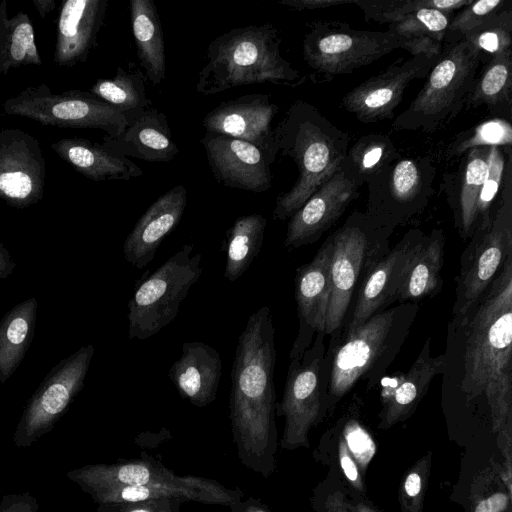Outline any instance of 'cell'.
<instances>
[{"label":"cell","mask_w":512,"mask_h":512,"mask_svg":"<svg viewBox=\"0 0 512 512\" xmlns=\"http://www.w3.org/2000/svg\"><path fill=\"white\" fill-rule=\"evenodd\" d=\"M443 392L484 401L494 428L512 409V256L477 301L447 326Z\"/></svg>","instance_id":"cell-1"},{"label":"cell","mask_w":512,"mask_h":512,"mask_svg":"<svg viewBox=\"0 0 512 512\" xmlns=\"http://www.w3.org/2000/svg\"><path fill=\"white\" fill-rule=\"evenodd\" d=\"M275 328L268 306L254 311L238 338L231 370L229 418L243 465L268 477L275 468L277 430Z\"/></svg>","instance_id":"cell-2"},{"label":"cell","mask_w":512,"mask_h":512,"mask_svg":"<svg viewBox=\"0 0 512 512\" xmlns=\"http://www.w3.org/2000/svg\"><path fill=\"white\" fill-rule=\"evenodd\" d=\"M279 153L298 169L292 188L278 195L273 219H289L335 173L345 159L350 136L336 127L315 106L297 100L274 128Z\"/></svg>","instance_id":"cell-3"},{"label":"cell","mask_w":512,"mask_h":512,"mask_svg":"<svg viewBox=\"0 0 512 512\" xmlns=\"http://www.w3.org/2000/svg\"><path fill=\"white\" fill-rule=\"evenodd\" d=\"M281 37L271 23L234 28L212 40L198 74L203 96L250 84L297 87L306 80L280 53Z\"/></svg>","instance_id":"cell-4"},{"label":"cell","mask_w":512,"mask_h":512,"mask_svg":"<svg viewBox=\"0 0 512 512\" xmlns=\"http://www.w3.org/2000/svg\"><path fill=\"white\" fill-rule=\"evenodd\" d=\"M418 311V303H399L374 314L353 331L330 338L328 410L359 381L368 389L379 384L406 341Z\"/></svg>","instance_id":"cell-5"},{"label":"cell","mask_w":512,"mask_h":512,"mask_svg":"<svg viewBox=\"0 0 512 512\" xmlns=\"http://www.w3.org/2000/svg\"><path fill=\"white\" fill-rule=\"evenodd\" d=\"M483 54L463 38L445 40L420 92L392 123L395 131L432 133L465 107Z\"/></svg>","instance_id":"cell-6"},{"label":"cell","mask_w":512,"mask_h":512,"mask_svg":"<svg viewBox=\"0 0 512 512\" xmlns=\"http://www.w3.org/2000/svg\"><path fill=\"white\" fill-rule=\"evenodd\" d=\"M393 231L377 224L365 212L353 211L343 225L331 233V291L326 335L339 336L359 286L390 250Z\"/></svg>","instance_id":"cell-7"},{"label":"cell","mask_w":512,"mask_h":512,"mask_svg":"<svg viewBox=\"0 0 512 512\" xmlns=\"http://www.w3.org/2000/svg\"><path fill=\"white\" fill-rule=\"evenodd\" d=\"M469 240L455 278L452 316L465 313L512 256V149L507 153L503 187L493 218Z\"/></svg>","instance_id":"cell-8"},{"label":"cell","mask_w":512,"mask_h":512,"mask_svg":"<svg viewBox=\"0 0 512 512\" xmlns=\"http://www.w3.org/2000/svg\"><path fill=\"white\" fill-rule=\"evenodd\" d=\"M306 26L303 59L311 79L317 82L352 73L401 48L398 38L389 30H358L345 22L322 20Z\"/></svg>","instance_id":"cell-9"},{"label":"cell","mask_w":512,"mask_h":512,"mask_svg":"<svg viewBox=\"0 0 512 512\" xmlns=\"http://www.w3.org/2000/svg\"><path fill=\"white\" fill-rule=\"evenodd\" d=\"M324 332L316 333L301 359L290 360L284 392L276 412L285 418L281 447H308V432L328 411L331 352Z\"/></svg>","instance_id":"cell-10"},{"label":"cell","mask_w":512,"mask_h":512,"mask_svg":"<svg viewBox=\"0 0 512 512\" xmlns=\"http://www.w3.org/2000/svg\"><path fill=\"white\" fill-rule=\"evenodd\" d=\"M185 244L157 270L141 280L128 303L129 339L145 340L170 324L201 276V254Z\"/></svg>","instance_id":"cell-11"},{"label":"cell","mask_w":512,"mask_h":512,"mask_svg":"<svg viewBox=\"0 0 512 512\" xmlns=\"http://www.w3.org/2000/svg\"><path fill=\"white\" fill-rule=\"evenodd\" d=\"M436 167L428 156L402 155L369 179L364 211L377 224L395 230L427 208L434 192Z\"/></svg>","instance_id":"cell-12"},{"label":"cell","mask_w":512,"mask_h":512,"mask_svg":"<svg viewBox=\"0 0 512 512\" xmlns=\"http://www.w3.org/2000/svg\"><path fill=\"white\" fill-rule=\"evenodd\" d=\"M95 348L85 345L51 368L26 403L13 433V444L31 447L49 433L84 386Z\"/></svg>","instance_id":"cell-13"},{"label":"cell","mask_w":512,"mask_h":512,"mask_svg":"<svg viewBox=\"0 0 512 512\" xmlns=\"http://www.w3.org/2000/svg\"><path fill=\"white\" fill-rule=\"evenodd\" d=\"M438 56L419 54L407 60L398 59L392 65L347 92L340 106L362 123L392 119L408 85L425 78Z\"/></svg>","instance_id":"cell-14"},{"label":"cell","mask_w":512,"mask_h":512,"mask_svg":"<svg viewBox=\"0 0 512 512\" xmlns=\"http://www.w3.org/2000/svg\"><path fill=\"white\" fill-rule=\"evenodd\" d=\"M424 235L419 228L408 230L370 270L357 290L353 308L339 336L353 331L396 302L407 266Z\"/></svg>","instance_id":"cell-15"},{"label":"cell","mask_w":512,"mask_h":512,"mask_svg":"<svg viewBox=\"0 0 512 512\" xmlns=\"http://www.w3.org/2000/svg\"><path fill=\"white\" fill-rule=\"evenodd\" d=\"M201 143L219 184L255 193L270 189L275 160L266 152L249 142L212 132H205Z\"/></svg>","instance_id":"cell-16"},{"label":"cell","mask_w":512,"mask_h":512,"mask_svg":"<svg viewBox=\"0 0 512 512\" xmlns=\"http://www.w3.org/2000/svg\"><path fill=\"white\" fill-rule=\"evenodd\" d=\"M331 234L326 237L315 256L296 269L294 294L299 328L289 352L290 360L301 359L316 333L324 332L330 300Z\"/></svg>","instance_id":"cell-17"},{"label":"cell","mask_w":512,"mask_h":512,"mask_svg":"<svg viewBox=\"0 0 512 512\" xmlns=\"http://www.w3.org/2000/svg\"><path fill=\"white\" fill-rule=\"evenodd\" d=\"M362 185L340 168L289 218L284 247L293 250L318 241L358 197Z\"/></svg>","instance_id":"cell-18"},{"label":"cell","mask_w":512,"mask_h":512,"mask_svg":"<svg viewBox=\"0 0 512 512\" xmlns=\"http://www.w3.org/2000/svg\"><path fill=\"white\" fill-rule=\"evenodd\" d=\"M279 107L269 94H247L223 101L202 120L206 132L249 142L276 160L279 149L272 121Z\"/></svg>","instance_id":"cell-19"},{"label":"cell","mask_w":512,"mask_h":512,"mask_svg":"<svg viewBox=\"0 0 512 512\" xmlns=\"http://www.w3.org/2000/svg\"><path fill=\"white\" fill-rule=\"evenodd\" d=\"M99 505L138 502L155 499L195 501L203 504L232 506L240 500L242 492L227 488L215 480L197 476H177L172 480L145 485L115 486L88 493Z\"/></svg>","instance_id":"cell-20"},{"label":"cell","mask_w":512,"mask_h":512,"mask_svg":"<svg viewBox=\"0 0 512 512\" xmlns=\"http://www.w3.org/2000/svg\"><path fill=\"white\" fill-rule=\"evenodd\" d=\"M443 368L444 354L432 355L431 339L427 338L406 372L384 376L379 382L382 404L379 428L387 429L408 418Z\"/></svg>","instance_id":"cell-21"},{"label":"cell","mask_w":512,"mask_h":512,"mask_svg":"<svg viewBox=\"0 0 512 512\" xmlns=\"http://www.w3.org/2000/svg\"><path fill=\"white\" fill-rule=\"evenodd\" d=\"M186 205L187 191L181 184L158 197L124 241L125 260L137 269L148 265L166 235L179 224Z\"/></svg>","instance_id":"cell-22"},{"label":"cell","mask_w":512,"mask_h":512,"mask_svg":"<svg viewBox=\"0 0 512 512\" xmlns=\"http://www.w3.org/2000/svg\"><path fill=\"white\" fill-rule=\"evenodd\" d=\"M126 118L128 124L121 134L105 138V147L112 154L149 162H169L179 153L164 112L150 106Z\"/></svg>","instance_id":"cell-23"},{"label":"cell","mask_w":512,"mask_h":512,"mask_svg":"<svg viewBox=\"0 0 512 512\" xmlns=\"http://www.w3.org/2000/svg\"><path fill=\"white\" fill-rule=\"evenodd\" d=\"M490 147L466 152L455 171L443 175L441 191L452 212L460 238L469 240L476 230V204L487 171Z\"/></svg>","instance_id":"cell-24"},{"label":"cell","mask_w":512,"mask_h":512,"mask_svg":"<svg viewBox=\"0 0 512 512\" xmlns=\"http://www.w3.org/2000/svg\"><path fill=\"white\" fill-rule=\"evenodd\" d=\"M221 375L220 354L199 341L183 343L181 356L168 371L179 395L197 407L215 400Z\"/></svg>","instance_id":"cell-25"},{"label":"cell","mask_w":512,"mask_h":512,"mask_svg":"<svg viewBox=\"0 0 512 512\" xmlns=\"http://www.w3.org/2000/svg\"><path fill=\"white\" fill-rule=\"evenodd\" d=\"M445 235L435 228L425 234L414 252L396 296L398 303H418L438 294L443 286Z\"/></svg>","instance_id":"cell-26"},{"label":"cell","mask_w":512,"mask_h":512,"mask_svg":"<svg viewBox=\"0 0 512 512\" xmlns=\"http://www.w3.org/2000/svg\"><path fill=\"white\" fill-rule=\"evenodd\" d=\"M129 11L138 60L146 78L156 86L166 76L164 36L157 7L152 0H130Z\"/></svg>","instance_id":"cell-27"},{"label":"cell","mask_w":512,"mask_h":512,"mask_svg":"<svg viewBox=\"0 0 512 512\" xmlns=\"http://www.w3.org/2000/svg\"><path fill=\"white\" fill-rule=\"evenodd\" d=\"M38 302L35 297L21 301L0 320V383L16 372L33 341Z\"/></svg>","instance_id":"cell-28"},{"label":"cell","mask_w":512,"mask_h":512,"mask_svg":"<svg viewBox=\"0 0 512 512\" xmlns=\"http://www.w3.org/2000/svg\"><path fill=\"white\" fill-rule=\"evenodd\" d=\"M453 13L423 8L388 25L399 40L401 48L411 56L440 55Z\"/></svg>","instance_id":"cell-29"},{"label":"cell","mask_w":512,"mask_h":512,"mask_svg":"<svg viewBox=\"0 0 512 512\" xmlns=\"http://www.w3.org/2000/svg\"><path fill=\"white\" fill-rule=\"evenodd\" d=\"M486 106L510 120L512 106V50L488 58L475 77L468 95L466 109Z\"/></svg>","instance_id":"cell-30"},{"label":"cell","mask_w":512,"mask_h":512,"mask_svg":"<svg viewBox=\"0 0 512 512\" xmlns=\"http://www.w3.org/2000/svg\"><path fill=\"white\" fill-rule=\"evenodd\" d=\"M267 220L261 214L238 217L226 234L224 276L236 281L259 254Z\"/></svg>","instance_id":"cell-31"},{"label":"cell","mask_w":512,"mask_h":512,"mask_svg":"<svg viewBox=\"0 0 512 512\" xmlns=\"http://www.w3.org/2000/svg\"><path fill=\"white\" fill-rule=\"evenodd\" d=\"M400 156L388 135L365 134L348 148L341 168L364 185Z\"/></svg>","instance_id":"cell-32"},{"label":"cell","mask_w":512,"mask_h":512,"mask_svg":"<svg viewBox=\"0 0 512 512\" xmlns=\"http://www.w3.org/2000/svg\"><path fill=\"white\" fill-rule=\"evenodd\" d=\"M145 73L133 64L118 67L112 79L99 80L93 91L125 116L141 112L152 103L145 91Z\"/></svg>","instance_id":"cell-33"},{"label":"cell","mask_w":512,"mask_h":512,"mask_svg":"<svg viewBox=\"0 0 512 512\" xmlns=\"http://www.w3.org/2000/svg\"><path fill=\"white\" fill-rule=\"evenodd\" d=\"M68 157L74 165L97 179L130 180L143 175L142 169L129 158L101 148L75 145L69 149Z\"/></svg>","instance_id":"cell-34"},{"label":"cell","mask_w":512,"mask_h":512,"mask_svg":"<svg viewBox=\"0 0 512 512\" xmlns=\"http://www.w3.org/2000/svg\"><path fill=\"white\" fill-rule=\"evenodd\" d=\"M511 147L512 126L508 119L496 117L461 131L455 135L443 150L448 161L462 157L466 152L478 147Z\"/></svg>","instance_id":"cell-35"},{"label":"cell","mask_w":512,"mask_h":512,"mask_svg":"<svg viewBox=\"0 0 512 512\" xmlns=\"http://www.w3.org/2000/svg\"><path fill=\"white\" fill-rule=\"evenodd\" d=\"M473 0H355L366 21L391 24L419 9H437L453 13L469 5Z\"/></svg>","instance_id":"cell-36"},{"label":"cell","mask_w":512,"mask_h":512,"mask_svg":"<svg viewBox=\"0 0 512 512\" xmlns=\"http://www.w3.org/2000/svg\"><path fill=\"white\" fill-rule=\"evenodd\" d=\"M106 2L90 0H69L62 9L59 29L73 46L83 50L91 41L105 10Z\"/></svg>","instance_id":"cell-37"},{"label":"cell","mask_w":512,"mask_h":512,"mask_svg":"<svg viewBox=\"0 0 512 512\" xmlns=\"http://www.w3.org/2000/svg\"><path fill=\"white\" fill-rule=\"evenodd\" d=\"M484 56L512 50V8L507 6L485 18L462 36Z\"/></svg>","instance_id":"cell-38"},{"label":"cell","mask_w":512,"mask_h":512,"mask_svg":"<svg viewBox=\"0 0 512 512\" xmlns=\"http://www.w3.org/2000/svg\"><path fill=\"white\" fill-rule=\"evenodd\" d=\"M509 150L511 147L492 146L489 149L487 171L476 204V230L487 226L493 218L503 187Z\"/></svg>","instance_id":"cell-39"},{"label":"cell","mask_w":512,"mask_h":512,"mask_svg":"<svg viewBox=\"0 0 512 512\" xmlns=\"http://www.w3.org/2000/svg\"><path fill=\"white\" fill-rule=\"evenodd\" d=\"M506 0H478L453 15L445 40L460 39L489 15L509 6Z\"/></svg>","instance_id":"cell-40"},{"label":"cell","mask_w":512,"mask_h":512,"mask_svg":"<svg viewBox=\"0 0 512 512\" xmlns=\"http://www.w3.org/2000/svg\"><path fill=\"white\" fill-rule=\"evenodd\" d=\"M341 438L358 467L365 472L376 453V444L370 433L354 417L345 421Z\"/></svg>","instance_id":"cell-41"},{"label":"cell","mask_w":512,"mask_h":512,"mask_svg":"<svg viewBox=\"0 0 512 512\" xmlns=\"http://www.w3.org/2000/svg\"><path fill=\"white\" fill-rule=\"evenodd\" d=\"M426 458L417 463L406 475L402 488V504L408 512H420L428 473Z\"/></svg>","instance_id":"cell-42"},{"label":"cell","mask_w":512,"mask_h":512,"mask_svg":"<svg viewBox=\"0 0 512 512\" xmlns=\"http://www.w3.org/2000/svg\"><path fill=\"white\" fill-rule=\"evenodd\" d=\"M182 502L175 499H155L118 504H101L97 512H180Z\"/></svg>","instance_id":"cell-43"},{"label":"cell","mask_w":512,"mask_h":512,"mask_svg":"<svg viewBox=\"0 0 512 512\" xmlns=\"http://www.w3.org/2000/svg\"><path fill=\"white\" fill-rule=\"evenodd\" d=\"M0 190L11 199L24 200L32 192V180L21 171L5 172L0 174Z\"/></svg>","instance_id":"cell-44"},{"label":"cell","mask_w":512,"mask_h":512,"mask_svg":"<svg viewBox=\"0 0 512 512\" xmlns=\"http://www.w3.org/2000/svg\"><path fill=\"white\" fill-rule=\"evenodd\" d=\"M10 52L17 61L23 60L26 55L31 57L37 55L33 28L29 23H21L15 28Z\"/></svg>","instance_id":"cell-45"},{"label":"cell","mask_w":512,"mask_h":512,"mask_svg":"<svg viewBox=\"0 0 512 512\" xmlns=\"http://www.w3.org/2000/svg\"><path fill=\"white\" fill-rule=\"evenodd\" d=\"M39 504L31 492L5 494L0 500V512H38Z\"/></svg>","instance_id":"cell-46"},{"label":"cell","mask_w":512,"mask_h":512,"mask_svg":"<svg viewBox=\"0 0 512 512\" xmlns=\"http://www.w3.org/2000/svg\"><path fill=\"white\" fill-rule=\"evenodd\" d=\"M338 458L340 467L351 483V485L358 491L364 492V485L360 474V469L355 462L354 458L348 451L343 439L340 437L338 445Z\"/></svg>","instance_id":"cell-47"},{"label":"cell","mask_w":512,"mask_h":512,"mask_svg":"<svg viewBox=\"0 0 512 512\" xmlns=\"http://www.w3.org/2000/svg\"><path fill=\"white\" fill-rule=\"evenodd\" d=\"M355 0H280L279 3L294 10L324 9L344 4H354Z\"/></svg>","instance_id":"cell-48"},{"label":"cell","mask_w":512,"mask_h":512,"mask_svg":"<svg viewBox=\"0 0 512 512\" xmlns=\"http://www.w3.org/2000/svg\"><path fill=\"white\" fill-rule=\"evenodd\" d=\"M508 503V496L503 492H497L478 502L474 512H504Z\"/></svg>","instance_id":"cell-49"},{"label":"cell","mask_w":512,"mask_h":512,"mask_svg":"<svg viewBox=\"0 0 512 512\" xmlns=\"http://www.w3.org/2000/svg\"><path fill=\"white\" fill-rule=\"evenodd\" d=\"M326 512H350L348 503L340 491L329 494L325 500Z\"/></svg>","instance_id":"cell-50"},{"label":"cell","mask_w":512,"mask_h":512,"mask_svg":"<svg viewBox=\"0 0 512 512\" xmlns=\"http://www.w3.org/2000/svg\"><path fill=\"white\" fill-rule=\"evenodd\" d=\"M16 268V262L11 253L0 242V279L11 276Z\"/></svg>","instance_id":"cell-51"},{"label":"cell","mask_w":512,"mask_h":512,"mask_svg":"<svg viewBox=\"0 0 512 512\" xmlns=\"http://www.w3.org/2000/svg\"><path fill=\"white\" fill-rule=\"evenodd\" d=\"M242 512H270L264 505L254 499H249L242 508Z\"/></svg>","instance_id":"cell-52"},{"label":"cell","mask_w":512,"mask_h":512,"mask_svg":"<svg viewBox=\"0 0 512 512\" xmlns=\"http://www.w3.org/2000/svg\"><path fill=\"white\" fill-rule=\"evenodd\" d=\"M349 505V508L351 510H353L354 512H376L374 509H372L371 507H369L368 505L360 502L358 504H356L355 506H352L350 504Z\"/></svg>","instance_id":"cell-53"}]
</instances>
